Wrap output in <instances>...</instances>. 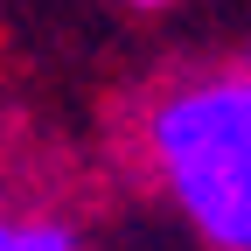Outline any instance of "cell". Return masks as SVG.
<instances>
[{"mask_svg":"<svg viewBox=\"0 0 251 251\" xmlns=\"http://www.w3.org/2000/svg\"><path fill=\"white\" fill-rule=\"evenodd\" d=\"M140 161L209 251H251V70L161 84L140 112Z\"/></svg>","mask_w":251,"mask_h":251,"instance_id":"obj_1","label":"cell"},{"mask_svg":"<svg viewBox=\"0 0 251 251\" xmlns=\"http://www.w3.org/2000/svg\"><path fill=\"white\" fill-rule=\"evenodd\" d=\"M0 251H84V237L56 209H14L0 224Z\"/></svg>","mask_w":251,"mask_h":251,"instance_id":"obj_2","label":"cell"},{"mask_svg":"<svg viewBox=\"0 0 251 251\" xmlns=\"http://www.w3.org/2000/svg\"><path fill=\"white\" fill-rule=\"evenodd\" d=\"M126 7H140V14H161V7H175V0H126Z\"/></svg>","mask_w":251,"mask_h":251,"instance_id":"obj_3","label":"cell"}]
</instances>
